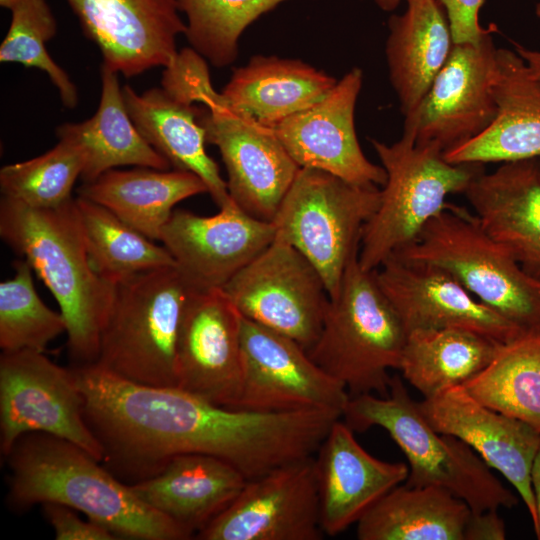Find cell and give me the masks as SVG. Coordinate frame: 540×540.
<instances>
[{
    "label": "cell",
    "instance_id": "22",
    "mask_svg": "<svg viewBox=\"0 0 540 540\" xmlns=\"http://www.w3.org/2000/svg\"><path fill=\"white\" fill-rule=\"evenodd\" d=\"M315 455L320 522L328 536H336L357 523L409 474L404 462H387L368 453L354 431L340 419L334 422Z\"/></svg>",
    "mask_w": 540,
    "mask_h": 540
},
{
    "label": "cell",
    "instance_id": "35",
    "mask_svg": "<svg viewBox=\"0 0 540 540\" xmlns=\"http://www.w3.org/2000/svg\"><path fill=\"white\" fill-rule=\"evenodd\" d=\"M191 48L216 68L232 64L239 39L260 16L288 0H175Z\"/></svg>",
    "mask_w": 540,
    "mask_h": 540
},
{
    "label": "cell",
    "instance_id": "12",
    "mask_svg": "<svg viewBox=\"0 0 540 540\" xmlns=\"http://www.w3.org/2000/svg\"><path fill=\"white\" fill-rule=\"evenodd\" d=\"M492 24L478 43H454L421 104L404 117L403 131L443 153L480 135L497 115V50Z\"/></svg>",
    "mask_w": 540,
    "mask_h": 540
},
{
    "label": "cell",
    "instance_id": "11",
    "mask_svg": "<svg viewBox=\"0 0 540 540\" xmlns=\"http://www.w3.org/2000/svg\"><path fill=\"white\" fill-rule=\"evenodd\" d=\"M223 291L243 317L306 351L320 335L329 301L322 277L304 255L277 237Z\"/></svg>",
    "mask_w": 540,
    "mask_h": 540
},
{
    "label": "cell",
    "instance_id": "41",
    "mask_svg": "<svg viewBox=\"0 0 540 540\" xmlns=\"http://www.w3.org/2000/svg\"><path fill=\"white\" fill-rule=\"evenodd\" d=\"M506 528L497 510L471 512L464 530V540H503Z\"/></svg>",
    "mask_w": 540,
    "mask_h": 540
},
{
    "label": "cell",
    "instance_id": "36",
    "mask_svg": "<svg viewBox=\"0 0 540 540\" xmlns=\"http://www.w3.org/2000/svg\"><path fill=\"white\" fill-rule=\"evenodd\" d=\"M13 267L15 275L0 283V348L2 352H44L67 331L66 320L39 297L30 264L22 258Z\"/></svg>",
    "mask_w": 540,
    "mask_h": 540
},
{
    "label": "cell",
    "instance_id": "40",
    "mask_svg": "<svg viewBox=\"0 0 540 540\" xmlns=\"http://www.w3.org/2000/svg\"><path fill=\"white\" fill-rule=\"evenodd\" d=\"M444 7L454 43H478L490 30L479 22L485 0H438Z\"/></svg>",
    "mask_w": 540,
    "mask_h": 540
},
{
    "label": "cell",
    "instance_id": "6",
    "mask_svg": "<svg viewBox=\"0 0 540 540\" xmlns=\"http://www.w3.org/2000/svg\"><path fill=\"white\" fill-rule=\"evenodd\" d=\"M393 255L443 269L524 333L540 334V280L465 207L447 202L415 241Z\"/></svg>",
    "mask_w": 540,
    "mask_h": 540
},
{
    "label": "cell",
    "instance_id": "19",
    "mask_svg": "<svg viewBox=\"0 0 540 540\" xmlns=\"http://www.w3.org/2000/svg\"><path fill=\"white\" fill-rule=\"evenodd\" d=\"M362 82V70L352 68L322 100L272 128L300 168L322 170L355 184L383 186L386 172L365 156L355 130Z\"/></svg>",
    "mask_w": 540,
    "mask_h": 540
},
{
    "label": "cell",
    "instance_id": "47",
    "mask_svg": "<svg viewBox=\"0 0 540 540\" xmlns=\"http://www.w3.org/2000/svg\"><path fill=\"white\" fill-rule=\"evenodd\" d=\"M537 165H538V169H539V172H540V158L537 159Z\"/></svg>",
    "mask_w": 540,
    "mask_h": 540
},
{
    "label": "cell",
    "instance_id": "24",
    "mask_svg": "<svg viewBox=\"0 0 540 540\" xmlns=\"http://www.w3.org/2000/svg\"><path fill=\"white\" fill-rule=\"evenodd\" d=\"M497 115L472 140L444 153L456 164L506 163L540 158V79L515 50L498 48Z\"/></svg>",
    "mask_w": 540,
    "mask_h": 540
},
{
    "label": "cell",
    "instance_id": "18",
    "mask_svg": "<svg viewBox=\"0 0 540 540\" xmlns=\"http://www.w3.org/2000/svg\"><path fill=\"white\" fill-rule=\"evenodd\" d=\"M375 275L407 332L456 328L499 343L526 334L439 267L393 255L375 270Z\"/></svg>",
    "mask_w": 540,
    "mask_h": 540
},
{
    "label": "cell",
    "instance_id": "21",
    "mask_svg": "<svg viewBox=\"0 0 540 540\" xmlns=\"http://www.w3.org/2000/svg\"><path fill=\"white\" fill-rule=\"evenodd\" d=\"M421 412L438 432L457 437L516 489L536 524L531 470L540 432L529 424L475 400L461 385L419 402Z\"/></svg>",
    "mask_w": 540,
    "mask_h": 540
},
{
    "label": "cell",
    "instance_id": "31",
    "mask_svg": "<svg viewBox=\"0 0 540 540\" xmlns=\"http://www.w3.org/2000/svg\"><path fill=\"white\" fill-rule=\"evenodd\" d=\"M472 510L435 486L398 485L356 523L359 540H464Z\"/></svg>",
    "mask_w": 540,
    "mask_h": 540
},
{
    "label": "cell",
    "instance_id": "25",
    "mask_svg": "<svg viewBox=\"0 0 540 540\" xmlns=\"http://www.w3.org/2000/svg\"><path fill=\"white\" fill-rule=\"evenodd\" d=\"M246 481L220 458L185 453L130 487L145 504L196 536L235 500Z\"/></svg>",
    "mask_w": 540,
    "mask_h": 540
},
{
    "label": "cell",
    "instance_id": "1",
    "mask_svg": "<svg viewBox=\"0 0 540 540\" xmlns=\"http://www.w3.org/2000/svg\"><path fill=\"white\" fill-rule=\"evenodd\" d=\"M72 369L103 461L137 481L155 475L179 454L220 458L248 480L302 453L304 425L297 412L220 406L177 387L126 380L97 364Z\"/></svg>",
    "mask_w": 540,
    "mask_h": 540
},
{
    "label": "cell",
    "instance_id": "33",
    "mask_svg": "<svg viewBox=\"0 0 540 540\" xmlns=\"http://www.w3.org/2000/svg\"><path fill=\"white\" fill-rule=\"evenodd\" d=\"M461 386L481 404L540 432V334L502 344L490 363Z\"/></svg>",
    "mask_w": 540,
    "mask_h": 540
},
{
    "label": "cell",
    "instance_id": "14",
    "mask_svg": "<svg viewBox=\"0 0 540 540\" xmlns=\"http://www.w3.org/2000/svg\"><path fill=\"white\" fill-rule=\"evenodd\" d=\"M198 121L221 154L230 198L249 215L272 222L300 169L273 128L234 111L216 90L204 98Z\"/></svg>",
    "mask_w": 540,
    "mask_h": 540
},
{
    "label": "cell",
    "instance_id": "15",
    "mask_svg": "<svg viewBox=\"0 0 540 540\" xmlns=\"http://www.w3.org/2000/svg\"><path fill=\"white\" fill-rule=\"evenodd\" d=\"M313 456L249 479L235 500L204 529L201 540H320Z\"/></svg>",
    "mask_w": 540,
    "mask_h": 540
},
{
    "label": "cell",
    "instance_id": "46",
    "mask_svg": "<svg viewBox=\"0 0 540 540\" xmlns=\"http://www.w3.org/2000/svg\"><path fill=\"white\" fill-rule=\"evenodd\" d=\"M535 14L538 17V19L540 20V1L536 4Z\"/></svg>",
    "mask_w": 540,
    "mask_h": 540
},
{
    "label": "cell",
    "instance_id": "44",
    "mask_svg": "<svg viewBox=\"0 0 540 540\" xmlns=\"http://www.w3.org/2000/svg\"><path fill=\"white\" fill-rule=\"evenodd\" d=\"M373 1L380 9L390 12V11H394L403 0H373Z\"/></svg>",
    "mask_w": 540,
    "mask_h": 540
},
{
    "label": "cell",
    "instance_id": "17",
    "mask_svg": "<svg viewBox=\"0 0 540 540\" xmlns=\"http://www.w3.org/2000/svg\"><path fill=\"white\" fill-rule=\"evenodd\" d=\"M240 333L241 314L223 289L193 290L177 340V388L234 407L241 385Z\"/></svg>",
    "mask_w": 540,
    "mask_h": 540
},
{
    "label": "cell",
    "instance_id": "7",
    "mask_svg": "<svg viewBox=\"0 0 540 540\" xmlns=\"http://www.w3.org/2000/svg\"><path fill=\"white\" fill-rule=\"evenodd\" d=\"M370 143L387 178L380 203L365 224L358 261L367 271L379 268L397 251L417 239L424 226L446 205L450 194L464 193L483 171L481 164L448 162L433 145L418 144L403 131L400 140Z\"/></svg>",
    "mask_w": 540,
    "mask_h": 540
},
{
    "label": "cell",
    "instance_id": "38",
    "mask_svg": "<svg viewBox=\"0 0 540 540\" xmlns=\"http://www.w3.org/2000/svg\"><path fill=\"white\" fill-rule=\"evenodd\" d=\"M9 30L0 46V62L19 63L47 74L65 107L78 103V90L67 73L48 54L46 42L57 30L46 0H22L11 9Z\"/></svg>",
    "mask_w": 540,
    "mask_h": 540
},
{
    "label": "cell",
    "instance_id": "2",
    "mask_svg": "<svg viewBox=\"0 0 540 540\" xmlns=\"http://www.w3.org/2000/svg\"><path fill=\"white\" fill-rule=\"evenodd\" d=\"M10 504L58 503L87 515L118 538L186 540L190 531L154 510L74 443L42 432L22 435L5 457Z\"/></svg>",
    "mask_w": 540,
    "mask_h": 540
},
{
    "label": "cell",
    "instance_id": "23",
    "mask_svg": "<svg viewBox=\"0 0 540 540\" xmlns=\"http://www.w3.org/2000/svg\"><path fill=\"white\" fill-rule=\"evenodd\" d=\"M482 228L540 280V172L537 159L480 172L464 192Z\"/></svg>",
    "mask_w": 540,
    "mask_h": 540
},
{
    "label": "cell",
    "instance_id": "5",
    "mask_svg": "<svg viewBox=\"0 0 540 540\" xmlns=\"http://www.w3.org/2000/svg\"><path fill=\"white\" fill-rule=\"evenodd\" d=\"M406 336L375 270H364L356 255L337 295L329 298L320 335L307 352L346 387L350 397L375 392L386 397L391 381L388 370H399Z\"/></svg>",
    "mask_w": 540,
    "mask_h": 540
},
{
    "label": "cell",
    "instance_id": "34",
    "mask_svg": "<svg viewBox=\"0 0 540 540\" xmlns=\"http://www.w3.org/2000/svg\"><path fill=\"white\" fill-rule=\"evenodd\" d=\"M76 203L94 269L118 284L140 273L176 267L163 245L135 230L105 207L77 196Z\"/></svg>",
    "mask_w": 540,
    "mask_h": 540
},
{
    "label": "cell",
    "instance_id": "13",
    "mask_svg": "<svg viewBox=\"0 0 540 540\" xmlns=\"http://www.w3.org/2000/svg\"><path fill=\"white\" fill-rule=\"evenodd\" d=\"M241 385L233 408L259 412L332 410L343 415L346 387L293 339L241 315Z\"/></svg>",
    "mask_w": 540,
    "mask_h": 540
},
{
    "label": "cell",
    "instance_id": "20",
    "mask_svg": "<svg viewBox=\"0 0 540 540\" xmlns=\"http://www.w3.org/2000/svg\"><path fill=\"white\" fill-rule=\"evenodd\" d=\"M103 64L127 78L176 58L186 22L175 0H66Z\"/></svg>",
    "mask_w": 540,
    "mask_h": 540
},
{
    "label": "cell",
    "instance_id": "39",
    "mask_svg": "<svg viewBox=\"0 0 540 540\" xmlns=\"http://www.w3.org/2000/svg\"><path fill=\"white\" fill-rule=\"evenodd\" d=\"M43 510L57 540H115L118 537L94 521H83L75 510L58 503H44Z\"/></svg>",
    "mask_w": 540,
    "mask_h": 540
},
{
    "label": "cell",
    "instance_id": "29",
    "mask_svg": "<svg viewBox=\"0 0 540 540\" xmlns=\"http://www.w3.org/2000/svg\"><path fill=\"white\" fill-rule=\"evenodd\" d=\"M59 140L75 145L81 152V179L92 182L120 166L171 168L168 160L140 134L126 109L118 73L102 65L101 96L96 113L80 123L57 128Z\"/></svg>",
    "mask_w": 540,
    "mask_h": 540
},
{
    "label": "cell",
    "instance_id": "8",
    "mask_svg": "<svg viewBox=\"0 0 540 540\" xmlns=\"http://www.w3.org/2000/svg\"><path fill=\"white\" fill-rule=\"evenodd\" d=\"M192 291L177 267L116 284L95 364L138 384L177 387V340Z\"/></svg>",
    "mask_w": 540,
    "mask_h": 540
},
{
    "label": "cell",
    "instance_id": "30",
    "mask_svg": "<svg viewBox=\"0 0 540 540\" xmlns=\"http://www.w3.org/2000/svg\"><path fill=\"white\" fill-rule=\"evenodd\" d=\"M78 196L93 201L154 241L179 202L208 193L196 174L184 170L137 167L111 169L92 182L83 183Z\"/></svg>",
    "mask_w": 540,
    "mask_h": 540
},
{
    "label": "cell",
    "instance_id": "27",
    "mask_svg": "<svg viewBox=\"0 0 540 540\" xmlns=\"http://www.w3.org/2000/svg\"><path fill=\"white\" fill-rule=\"evenodd\" d=\"M388 21L389 80L404 117L417 110L453 47L450 23L438 0H404Z\"/></svg>",
    "mask_w": 540,
    "mask_h": 540
},
{
    "label": "cell",
    "instance_id": "4",
    "mask_svg": "<svg viewBox=\"0 0 540 540\" xmlns=\"http://www.w3.org/2000/svg\"><path fill=\"white\" fill-rule=\"evenodd\" d=\"M342 417L353 431L373 426L387 431L408 461L407 486L443 488L467 503L472 512L512 508L518 503L517 496L471 447L430 425L398 375L391 377L386 397L372 393L350 397Z\"/></svg>",
    "mask_w": 540,
    "mask_h": 540
},
{
    "label": "cell",
    "instance_id": "10",
    "mask_svg": "<svg viewBox=\"0 0 540 540\" xmlns=\"http://www.w3.org/2000/svg\"><path fill=\"white\" fill-rule=\"evenodd\" d=\"M42 432L66 439L102 462L104 451L84 416V398L72 368L44 352L0 356V450L4 458L19 437Z\"/></svg>",
    "mask_w": 540,
    "mask_h": 540
},
{
    "label": "cell",
    "instance_id": "9",
    "mask_svg": "<svg viewBox=\"0 0 540 540\" xmlns=\"http://www.w3.org/2000/svg\"><path fill=\"white\" fill-rule=\"evenodd\" d=\"M379 203L376 185L300 168L272 220L275 237L311 262L332 298L348 264L359 253L362 230Z\"/></svg>",
    "mask_w": 540,
    "mask_h": 540
},
{
    "label": "cell",
    "instance_id": "16",
    "mask_svg": "<svg viewBox=\"0 0 540 540\" xmlns=\"http://www.w3.org/2000/svg\"><path fill=\"white\" fill-rule=\"evenodd\" d=\"M272 222L243 211L231 198L212 216L175 209L160 242L195 291L223 287L275 239Z\"/></svg>",
    "mask_w": 540,
    "mask_h": 540
},
{
    "label": "cell",
    "instance_id": "32",
    "mask_svg": "<svg viewBox=\"0 0 540 540\" xmlns=\"http://www.w3.org/2000/svg\"><path fill=\"white\" fill-rule=\"evenodd\" d=\"M502 344L463 329H414L407 332L399 370L429 398L479 373Z\"/></svg>",
    "mask_w": 540,
    "mask_h": 540
},
{
    "label": "cell",
    "instance_id": "26",
    "mask_svg": "<svg viewBox=\"0 0 540 540\" xmlns=\"http://www.w3.org/2000/svg\"><path fill=\"white\" fill-rule=\"evenodd\" d=\"M126 109L144 139L170 163L173 169L199 176L219 206L230 200L227 183L218 164L206 151L205 130L198 121L202 107L183 101L164 88L137 94L122 87Z\"/></svg>",
    "mask_w": 540,
    "mask_h": 540
},
{
    "label": "cell",
    "instance_id": "42",
    "mask_svg": "<svg viewBox=\"0 0 540 540\" xmlns=\"http://www.w3.org/2000/svg\"><path fill=\"white\" fill-rule=\"evenodd\" d=\"M531 484L536 507V524L534 526V532L537 539L540 540V446L531 470Z\"/></svg>",
    "mask_w": 540,
    "mask_h": 540
},
{
    "label": "cell",
    "instance_id": "28",
    "mask_svg": "<svg viewBox=\"0 0 540 540\" xmlns=\"http://www.w3.org/2000/svg\"><path fill=\"white\" fill-rule=\"evenodd\" d=\"M337 81L301 60L256 55L234 69L221 94L234 111L273 127L322 100Z\"/></svg>",
    "mask_w": 540,
    "mask_h": 540
},
{
    "label": "cell",
    "instance_id": "45",
    "mask_svg": "<svg viewBox=\"0 0 540 540\" xmlns=\"http://www.w3.org/2000/svg\"><path fill=\"white\" fill-rule=\"evenodd\" d=\"M22 0H0V5L4 8L11 10Z\"/></svg>",
    "mask_w": 540,
    "mask_h": 540
},
{
    "label": "cell",
    "instance_id": "37",
    "mask_svg": "<svg viewBox=\"0 0 540 540\" xmlns=\"http://www.w3.org/2000/svg\"><path fill=\"white\" fill-rule=\"evenodd\" d=\"M82 169L79 149L68 141L59 140L40 156L3 166L1 193L33 208H56L72 198V189Z\"/></svg>",
    "mask_w": 540,
    "mask_h": 540
},
{
    "label": "cell",
    "instance_id": "3",
    "mask_svg": "<svg viewBox=\"0 0 540 540\" xmlns=\"http://www.w3.org/2000/svg\"><path fill=\"white\" fill-rule=\"evenodd\" d=\"M0 236L22 256L57 301L67 323V348L74 366L95 364L116 284L93 267L76 203L50 209L3 196Z\"/></svg>",
    "mask_w": 540,
    "mask_h": 540
},
{
    "label": "cell",
    "instance_id": "43",
    "mask_svg": "<svg viewBox=\"0 0 540 540\" xmlns=\"http://www.w3.org/2000/svg\"><path fill=\"white\" fill-rule=\"evenodd\" d=\"M514 50L525 61L532 73L540 79V50L527 48L512 41Z\"/></svg>",
    "mask_w": 540,
    "mask_h": 540
}]
</instances>
